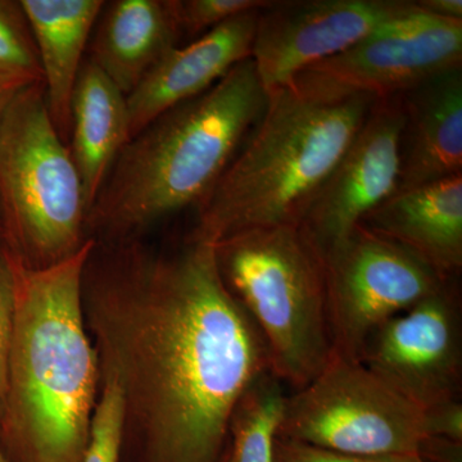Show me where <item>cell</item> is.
<instances>
[{
	"label": "cell",
	"instance_id": "cell-1",
	"mask_svg": "<svg viewBox=\"0 0 462 462\" xmlns=\"http://www.w3.org/2000/svg\"><path fill=\"white\" fill-rule=\"evenodd\" d=\"M83 311L100 378L123 401L120 462H221L234 409L270 360L215 245L188 238L157 254L138 239L96 243Z\"/></svg>",
	"mask_w": 462,
	"mask_h": 462
},
{
	"label": "cell",
	"instance_id": "cell-2",
	"mask_svg": "<svg viewBox=\"0 0 462 462\" xmlns=\"http://www.w3.org/2000/svg\"><path fill=\"white\" fill-rule=\"evenodd\" d=\"M44 269L14 260L16 314L0 403L5 462H81L99 396V363L85 327L83 275L91 251Z\"/></svg>",
	"mask_w": 462,
	"mask_h": 462
},
{
	"label": "cell",
	"instance_id": "cell-3",
	"mask_svg": "<svg viewBox=\"0 0 462 462\" xmlns=\"http://www.w3.org/2000/svg\"><path fill=\"white\" fill-rule=\"evenodd\" d=\"M270 102L252 58L197 98L176 106L127 142L88 212L97 245L136 240L202 202L260 123Z\"/></svg>",
	"mask_w": 462,
	"mask_h": 462
},
{
	"label": "cell",
	"instance_id": "cell-4",
	"mask_svg": "<svg viewBox=\"0 0 462 462\" xmlns=\"http://www.w3.org/2000/svg\"><path fill=\"white\" fill-rule=\"evenodd\" d=\"M379 99H328L291 87L266 112L215 187L196 207L188 238L217 245L243 231L300 225Z\"/></svg>",
	"mask_w": 462,
	"mask_h": 462
},
{
	"label": "cell",
	"instance_id": "cell-5",
	"mask_svg": "<svg viewBox=\"0 0 462 462\" xmlns=\"http://www.w3.org/2000/svg\"><path fill=\"white\" fill-rule=\"evenodd\" d=\"M214 245L225 284L263 337L270 373L306 387L333 357L320 254L300 225L243 231Z\"/></svg>",
	"mask_w": 462,
	"mask_h": 462
},
{
	"label": "cell",
	"instance_id": "cell-6",
	"mask_svg": "<svg viewBox=\"0 0 462 462\" xmlns=\"http://www.w3.org/2000/svg\"><path fill=\"white\" fill-rule=\"evenodd\" d=\"M0 214L9 254L26 269L62 263L88 240L83 184L42 83L17 91L0 124Z\"/></svg>",
	"mask_w": 462,
	"mask_h": 462
},
{
	"label": "cell",
	"instance_id": "cell-7",
	"mask_svg": "<svg viewBox=\"0 0 462 462\" xmlns=\"http://www.w3.org/2000/svg\"><path fill=\"white\" fill-rule=\"evenodd\" d=\"M363 456L419 455L424 410L361 361L331 357L311 383L285 398L278 436Z\"/></svg>",
	"mask_w": 462,
	"mask_h": 462
},
{
	"label": "cell",
	"instance_id": "cell-8",
	"mask_svg": "<svg viewBox=\"0 0 462 462\" xmlns=\"http://www.w3.org/2000/svg\"><path fill=\"white\" fill-rule=\"evenodd\" d=\"M322 261L331 351L345 360L360 361L383 324L451 282L409 249L363 225Z\"/></svg>",
	"mask_w": 462,
	"mask_h": 462
},
{
	"label": "cell",
	"instance_id": "cell-9",
	"mask_svg": "<svg viewBox=\"0 0 462 462\" xmlns=\"http://www.w3.org/2000/svg\"><path fill=\"white\" fill-rule=\"evenodd\" d=\"M462 66V21L416 5L337 56L309 67L289 87L318 98L401 96L431 76Z\"/></svg>",
	"mask_w": 462,
	"mask_h": 462
},
{
	"label": "cell",
	"instance_id": "cell-10",
	"mask_svg": "<svg viewBox=\"0 0 462 462\" xmlns=\"http://www.w3.org/2000/svg\"><path fill=\"white\" fill-rule=\"evenodd\" d=\"M415 8L410 0H272L258 14L252 60L267 93Z\"/></svg>",
	"mask_w": 462,
	"mask_h": 462
},
{
	"label": "cell",
	"instance_id": "cell-11",
	"mask_svg": "<svg viewBox=\"0 0 462 462\" xmlns=\"http://www.w3.org/2000/svg\"><path fill=\"white\" fill-rule=\"evenodd\" d=\"M449 282L383 324L361 356L370 372L421 410L457 400L460 389V327Z\"/></svg>",
	"mask_w": 462,
	"mask_h": 462
},
{
	"label": "cell",
	"instance_id": "cell-12",
	"mask_svg": "<svg viewBox=\"0 0 462 462\" xmlns=\"http://www.w3.org/2000/svg\"><path fill=\"white\" fill-rule=\"evenodd\" d=\"M402 123L400 98L379 99L316 194L300 226L321 258L397 193Z\"/></svg>",
	"mask_w": 462,
	"mask_h": 462
},
{
	"label": "cell",
	"instance_id": "cell-13",
	"mask_svg": "<svg viewBox=\"0 0 462 462\" xmlns=\"http://www.w3.org/2000/svg\"><path fill=\"white\" fill-rule=\"evenodd\" d=\"M260 11L230 18L170 51L126 97L130 139L161 115L211 89L251 58Z\"/></svg>",
	"mask_w": 462,
	"mask_h": 462
},
{
	"label": "cell",
	"instance_id": "cell-14",
	"mask_svg": "<svg viewBox=\"0 0 462 462\" xmlns=\"http://www.w3.org/2000/svg\"><path fill=\"white\" fill-rule=\"evenodd\" d=\"M398 98L403 123L397 193L462 173V66Z\"/></svg>",
	"mask_w": 462,
	"mask_h": 462
},
{
	"label": "cell",
	"instance_id": "cell-15",
	"mask_svg": "<svg viewBox=\"0 0 462 462\" xmlns=\"http://www.w3.org/2000/svg\"><path fill=\"white\" fill-rule=\"evenodd\" d=\"M360 225L409 249L452 281L462 269V173L398 191Z\"/></svg>",
	"mask_w": 462,
	"mask_h": 462
},
{
	"label": "cell",
	"instance_id": "cell-16",
	"mask_svg": "<svg viewBox=\"0 0 462 462\" xmlns=\"http://www.w3.org/2000/svg\"><path fill=\"white\" fill-rule=\"evenodd\" d=\"M181 38L172 0H115L100 14L89 60L127 97Z\"/></svg>",
	"mask_w": 462,
	"mask_h": 462
},
{
	"label": "cell",
	"instance_id": "cell-17",
	"mask_svg": "<svg viewBox=\"0 0 462 462\" xmlns=\"http://www.w3.org/2000/svg\"><path fill=\"white\" fill-rule=\"evenodd\" d=\"M41 62L48 107L63 141L71 136L72 96L103 0H21Z\"/></svg>",
	"mask_w": 462,
	"mask_h": 462
},
{
	"label": "cell",
	"instance_id": "cell-18",
	"mask_svg": "<svg viewBox=\"0 0 462 462\" xmlns=\"http://www.w3.org/2000/svg\"><path fill=\"white\" fill-rule=\"evenodd\" d=\"M69 139L89 212L130 141L126 96L90 60H85L76 81Z\"/></svg>",
	"mask_w": 462,
	"mask_h": 462
},
{
	"label": "cell",
	"instance_id": "cell-19",
	"mask_svg": "<svg viewBox=\"0 0 462 462\" xmlns=\"http://www.w3.org/2000/svg\"><path fill=\"white\" fill-rule=\"evenodd\" d=\"M285 398L281 380L272 373L260 376L234 409L221 462H273Z\"/></svg>",
	"mask_w": 462,
	"mask_h": 462
},
{
	"label": "cell",
	"instance_id": "cell-20",
	"mask_svg": "<svg viewBox=\"0 0 462 462\" xmlns=\"http://www.w3.org/2000/svg\"><path fill=\"white\" fill-rule=\"evenodd\" d=\"M41 83V62L21 0H0V88L17 93Z\"/></svg>",
	"mask_w": 462,
	"mask_h": 462
},
{
	"label": "cell",
	"instance_id": "cell-21",
	"mask_svg": "<svg viewBox=\"0 0 462 462\" xmlns=\"http://www.w3.org/2000/svg\"><path fill=\"white\" fill-rule=\"evenodd\" d=\"M123 418V401L117 385L112 380L100 378L89 442L81 462H120Z\"/></svg>",
	"mask_w": 462,
	"mask_h": 462
},
{
	"label": "cell",
	"instance_id": "cell-22",
	"mask_svg": "<svg viewBox=\"0 0 462 462\" xmlns=\"http://www.w3.org/2000/svg\"><path fill=\"white\" fill-rule=\"evenodd\" d=\"M272 0H172L181 36L194 39L223 25L230 18L266 8Z\"/></svg>",
	"mask_w": 462,
	"mask_h": 462
},
{
	"label": "cell",
	"instance_id": "cell-23",
	"mask_svg": "<svg viewBox=\"0 0 462 462\" xmlns=\"http://www.w3.org/2000/svg\"><path fill=\"white\" fill-rule=\"evenodd\" d=\"M16 314V269L5 240L0 239V403L5 388L9 346Z\"/></svg>",
	"mask_w": 462,
	"mask_h": 462
},
{
	"label": "cell",
	"instance_id": "cell-24",
	"mask_svg": "<svg viewBox=\"0 0 462 462\" xmlns=\"http://www.w3.org/2000/svg\"><path fill=\"white\" fill-rule=\"evenodd\" d=\"M273 462H425L419 455L363 456L276 437Z\"/></svg>",
	"mask_w": 462,
	"mask_h": 462
},
{
	"label": "cell",
	"instance_id": "cell-25",
	"mask_svg": "<svg viewBox=\"0 0 462 462\" xmlns=\"http://www.w3.org/2000/svg\"><path fill=\"white\" fill-rule=\"evenodd\" d=\"M424 430L427 437L462 443V404L454 400L424 410Z\"/></svg>",
	"mask_w": 462,
	"mask_h": 462
},
{
	"label": "cell",
	"instance_id": "cell-26",
	"mask_svg": "<svg viewBox=\"0 0 462 462\" xmlns=\"http://www.w3.org/2000/svg\"><path fill=\"white\" fill-rule=\"evenodd\" d=\"M416 5L430 16L462 21L461 0H416Z\"/></svg>",
	"mask_w": 462,
	"mask_h": 462
},
{
	"label": "cell",
	"instance_id": "cell-27",
	"mask_svg": "<svg viewBox=\"0 0 462 462\" xmlns=\"http://www.w3.org/2000/svg\"><path fill=\"white\" fill-rule=\"evenodd\" d=\"M14 94L16 93H11V91L3 90L0 88V124H2L3 116H5V109H7L8 103L11 102Z\"/></svg>",
	"mask_w": 462,
	"mask_h": 462
},
{
	"label": "cell",
	"instance_id": "cell-28",
	"mask_svg": "<svg viewBox=\"0 0 462 462\" xmlns=\"http://www.w3.org/2000/svg\"><path fill=\"white\" fill-rule=\"evenodd\" d=\"M0 239H3L2 214H0Z\"/></svg>",
	"mask_w": 462,
	"mask_h": 462
},
{
	"label": "cell",
	"instance_id": "cell-29",
	"mask_svg": "<svg viewBox=\"0 0 462 462\" xmlns=\"http://www.w3.org/2000/svg\"><path fill=\"white\" fill-rule=\"evenodd\" d=\"M0 462H5V457H3L2 451H0Z\"/></svg>",
	"mask_w": 462,
	"mask_h": 462
}]
</instances>
